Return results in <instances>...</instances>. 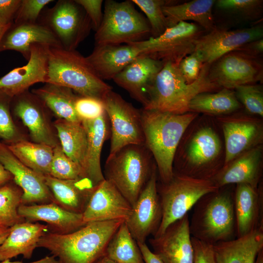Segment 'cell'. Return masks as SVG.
<instances>
[{
	"label": "cell",
	"mask_w": 263,
	"mask_h": 263,
	"mask_svg": "<svg viewBox=\"0 0 263 263\" xmlns=\"http://www.w3.org/2000/svg\"><path fill=\"white\" fill-rule=\"evenodd\" d=\"M124 221L89 223L67 234L45 233L38 247L48 250L58 263H95L105 256L109 242Z\"/></svg>",
	"instance_id": "obj_1"
},
{
	"label": "cell",
	"mask_w": 263,
	"mask_h": 263,
	"mask_svg": "<svg viewBox=\"0 0 263 263\" xmlns=\"http://www.w3.org/2000/svg\"><path fill=\"white\" fill-rule=\"evenodd\" d=\"M140 113L144 144L155 161L161 183H167L174 175L173 165L179 144L198 113L178 114L143 109Z\"/></svg>",
	"instance_id": "obj_2"
},
{
	"label": "cell",
	"mask_w": 263,
	"mask_h": 263,
	"mask_svg": "<svg viewBox=\"0 0 263 263\" xmlns=\"http://www.w3.org/2000/svg\"><path fill=\"white\" fill-rule=\"evenodd\" d=\"M209 66L204 63L198 79L188 84L178 65L164 63L149 86L143 109L178 114L190 112L189 103L196 95L220 88L209 78Z\"/></svg>",
	"instance_id": "obj_3"
},
{
	"label": "cell",
	"mask_w": 263,
	"mask_h": 263,
	"mask_svg": "<svg viewBox=\"0 0 263 263\" xmlns=\"http://www.w3.org/2000/svg\"><path fill=\"white\" fill-rule=\"evenodd\" d=\"M234 195L230 190L220 188L202 196L193 206L189 220L191 236L212 244L235 238Z\"/></svg>",
	"instance_id": "obj_4"
},
{
	"label": "cell",
	"mask_w": 263,
	"mask_h": 263,
	"mask_svg": "<svg viewBox=\"0 0 263 263\" xmlns=\"http://www.w3.org/2000/svg\"><path fill=\"white\" fill-rule=\"evenodd\" d=\"M66 87L79 95L102 99L112 87L97 75L86 57L75 50L49 47L46 83Z\"/></svg>",
	"instance_id": "obj_5"
},
{
	"label": "cell",
	"mask_w": 263,
	"mask_h": 263,
	"mask_svg": "<svg viewBox=\"0 0 263 263\" xmlns=\"http://www.w3.org/2000/svg\"><path fill=\"white\" fill-rule=\"evenodd\" d=\"M145 144L126 146L108 157L104 176L132 207L149 181L156 165Z\"/></svg>",
	"instance_id": "obj_6"
},
{
	"label": "cell",
	"mask_w": 263,
	"mask_h": 263,
	"mask_svg": "<svg viewBox=\"0 0 263 263\" xmlns=\"http://www.w3.org/2000/svg\"><path fill=\"white\" fill-rule=\"evenodd\" d=\"M132 0H106L102 22L94 35L95 45H121L144 40L150 24Z\"/></svg>",
	"instance_id": "obj_7"
},
{
	"label": "cell",
	"mask_w": 263,
	"mask_h": 263,
	"mask_svg": "<svg viewBox=\"0 0 263 263\" xmlns=\"http://www.w3.org/2000/svg\"><path fill=\"white\" fill-rule=\"evenodd\" d=\"M157 188L162 218L153 237L161 235L169 225L188 214L202 196L219 189L210 179L194 178L175 172L169 182L157 185Z\"/></svg>",
	"instance_id": "obj_8"
},
{
	"label": "cell",
	"mask_w": 263,
	"mask_h": 263,
	"mask_svg": "<svg viewBox=\"0 0 263 263\" xmlns=\"http://www.w3.org/2000/svg\"><path fill=\"white\" fill-rule=\"evenodd\" d=\"M38 21L46 26L67 50H76L92 29L89 17L75 0H58L42 11Z\"/></svg>",
	"instance_id": "obj_9"
},
{
	"label": "cell",
	"mask_w": 263,
	"mask_h": 263,
	"mask_svg": "<svg viewBox=\"0 0 263 263\" xmlns=\"http://www.w3.org/2000/svg\"><path fill=\"white\" fill-rule=\"evenodd\" d=\"M205 33L195 23L181 21L168 28L158 37L135 42L141 48L142 55L178 65L182 59L195 51L197 40Z\"/></svg>",
	"instance_id": "obj_10"
},
{
	"label": "cell",
	"mask_w": 263,
	"mask_h": 263,
	"mask_svg": "<svg viewBox=\"0 0 263 263\" xmlns=\"http://www.w3.org/2000/svg\"><path fill=\"white\" fill-rule=\"evenodd\" d=\"M102 100L111 125V145L108 157L130 145L144 144L140 110L112 90Z\"/></svg>",
	"instance_id": "obj_11"
},
{
	"label": "cell",
	"mask_w": 263,
	"mask_h": 263,
	"mask_svg": "<svg viewBox=\"0 0 263 263\" xmlns=\"http://www.w3.org/2000/svg\"><path fill=\"white\" fill-rule=\"evenodd\" d=\"M221 142L216 131L204 126L194 132L184 149V163L178 173L192 177L211 179L220 169L215 163L221 151Z\"/></svg>",
	"instance_id": "obj_12"
},
{
	"label": "cell",
	"mask_w": 263,
	"mask_h": 263,
	"mask_svg": "<svg viewBox=\"0 0 263 263\" xmlns=\"http://www.w3.org/2000/svg\"><path fill=\"white\" fill-rule=\"evenodd\" d=\"M208 76L220 88L231 90L239 85L262 81L263 64L261 59L233 51L210 65Z\"/></svg>",
	"instance_id": "obj_13"
},
{
	"label": "cell",
	"mask_w": 263,
	"mask_h": 263,
	"mask_svg": "<svg viewBox=\"0 0 263 263\" xmlns=\"http://www.w3.org/2000/svg\"><path fill=\"white\" fill-rule=\"evenodd\" d=\"M157 168L141 191L125 223L132 236L138 243H145L157 232L162 218L161 204L157 192Z\"/></svg>",
	"instance_id": "obj_14"
},
{
	"label": "cell",
	"mask_w": 263,
	"mask_h": 263,
	"mask_svg": "<svg viewBox=\"0 0 263 263\" xmlns=\"http://www.w3.org/2000/svg\"><path fill=\"white\" fill-rule=\"evenodd\" d=\"M263 29L261 24L236 30L216 27L205 33L197 40L195 51L201 54L203 63L208 65L225 55L245 44L263 38Z\"/></svg>",
	"instance_id": "obj_15"
},
{
	"label": "cell",
	"mask_w": 263,
	"mask_h": 263,
	"mask_svg": "<svg viewBox=\"0 0 263 263\" xmlns=\"http://www.w3.org/2000/svg\"><path fill=\"white\" fill-rule=\"evenodd\" d=\"M225 145V166L249 150L260 145L263 137L261 122L247 116L222 118Z\"/></svg>",
	"instance_id": "obj_16"
},
{
	"label": "cell",
	"mask_w": 263,
	"mask_h": 263,
	"mask_svg": "<svg viewBox=\"0 0 263 263\" xmlns=\"http://www.w3.org/2000/svg\"><path fill=\"white\" fill-rule=\"evenodd\" d=\"M49 47L42 44L32 45L27 63L13 69L0 78V94L13 98L36 83H46Z\"/></svg>",
	"instance_id": "obj_17"
},
{
	"label": "cell",
	"mask_w": 263,
	"mask_h": 263,
	"mask_svg": "<svg viewBox=\"0 0 263 263\" xmlns=\"http://www.w3.org/2000/svg\"><path fill=\"white\" fill-rule=\"evenodd\" d=\"M132 206L119 191L105 179L98 184L82 214L85 224L116 220H125Z\"/></svg>",
	"instance_id": "obj_18"
},
{
	"label": "cell",
	"mask_w": 263,
	"mask_h": 263,
	"mask_svg": "<svg viewBox=\"0 0 263 263\" xmlns=\"http://www.w3.org/2000/svg\"><path fill=\"white\" fill-rule=\"evenodd\" d=\"M187 214L169 225L161 235L150 239L162 263H193V248Z\"/></svg>",
	"instance_id": "obj_19"
},
{
	"label": "cell",
	"mask_w": 263,
	"mask_h": 263,
	"mask_svg": "<svg viewBox=\"0 0 263 263\" xmlns=\"http://www.w3.org/2000/svg\"><path fill=\"white\" fill-rule=\"evenodd\" d=\"M0 163L12 174L16 184L22 189L21 205L54 202L52 194L45 184L44 175L26 167L8 148L0 145Z\"/></svg>",
	"instance_id": "obj_20"
},
{
	"label": "cell",
	"mask_w": 263,
	"mask_h": 263,
	"mask_svg": "<svg viewBox=\"0 0 263 263\" xmlns=\"http://www.w3.org/2000/svg\"><path fill=\"white\" fill-rule=\"evenodd\" d=\"M13 98L15 99L14 113L27 127L34 142L53 148L58 145L46 119L48 108L44 102L28 90Z\"/></svg>",
	"instance_id": "obj_21"
},
{
	"label": "cell",
	"mask_w": 263,
	"mask_h": 263,
	"mask_svg": "<svg viewBox=\"0 0 263 263\" xmlns=\"http://www.w3.org/2000/svg\"><path fill=\"white\" fill-rule=\"evenodd\" d=\"M262 154L261 145L257 146L222 167L210 180L219 188L233 184L257 188L262 175Z\"/></svg>",
	"instance_id": "obj_22"
},
{
	"label": "cell",
	"mask_w": 263,
	"mask_h": 263,
	"mask_svg": "<svg viewBox=\"0 0 263 263\" xmlns=\"http://www.w3.org/2000/svg\"><path fill=\"white\" fill-rule=\"evenodd\" d=\"M142 54L135 42L125 45H95L86 58L102 80L113 79L128 64Z\"/></svg>",
	"instance_id": "obj_23"
},
{
	"label": "cell",
	"mask_w": 263,
	"mask_h": 263,
	"mask_svg": "<svg viewBox=\"0 0 263 263\" xmlns=\"http://www.w3.org/2000/svg\"><path fill=\"white\" fill-rule=\"evenodd\" d=\"M164 64L160 61L141 55L113 80L144 106L149 86Z\"/></svg>",
	"instance_id": "obj_24"
},
{
	"label": "cell",
	"mask_w": 263,
	"mask_h": 263,
	"mask_svg": "<svg viewBox=\"0 0 263 263\" xmlns=\"http://www.w3.org/2000/svg\"><path fill=\"white\" fill-rule=\"evenodd\" d=\"M35 44L61 47L54 33L46 26L38 21L34 23H13L2 38L0 51H16L28 61L31 47Z\"/></svg>",
	"instance_id": "obj_25"
},
{
	"label": "cell",
	"mask_w": 263,
	"mask_h": 263,
	"mask_svg": "<svg viewBox=\"0 0 263 263\" xmlns=\"http://www.w3.org/2000/svg\"><path fill=\"white\" fill-rule=\"evenodd\" d=\"M263 191L245 184L236 185L234 195L236 237L263 229Z\"/></svg>",
	"instance_id": "obj_26"
},
{
	"label": "cell",
	"mask_w": 263,
	"mask_h": 263,
	"mask_svg": "<svg viewBox=\"0 0 263 263\" xmlns=\"http://www.w3.org/2000/svg\"><path fill=\"white\" fill-rule=\"evenodd\" d=\"M44 177L54 203L71 212L83 213L96 186L91 180L87 177L61 180L49 175Z\"/></svg>",
	"instance_id": "obj_27"
},
{
	"label": "cell",
	"mask_w": 263,
	"mask_h": 263,
	"mask_svg": "<svg viewBox=\"0 0 263 263\" xmlns=\"http://www.w3.org/2000/svg\"><path fill=\"white\" fill-rule=\"evenodd\" d=\"M18 213L27 222H45L52 229V232L59 234L71 233L86 225L82 214L67 211L54 203L20 205Z\"/></svg>",
	"instance_id": "obj_28"
},
{
	"label": "cell",
	"mask_w": 263,
	"mask_h": 263,
	"mask_svg": "<svg viewBox=\"0 0 263 263\" xmlns=\"http://www.w3.org/2000/svg\"><path fill=\"white\" fill-rule=\"evenodd\" d=\"M87 136V147L83 167L85 176L96 186L105 179L101 167L103 145L109 137V121L106 113L92 120L81 121Z\"/></svg>",
	"instance_id": "obj_29"
},
{
	"label": "cell",
	"mask_w": 263,
	"mask_h": 263,
	"mask_svg": "<svg viewBox=\"0 0 263 263\" xmlns=\"http://www.w3.org/2000/svg\"><path fill=\"white\" fill-rule=\"evenodd\" d=\"M48 225L39 223L21 222L11 227L10 233L0 245V262L22 255L29 259Z\"/></svg>",
	"instance_id": "obj_30"
},
{
	"label": "cell",
	"mask_w": 263,
	"mask_h": 263,
	"mask_svg": "<svg viewBox=\"0 0 263 263\" xmlns=\"http://www.w3.org/2000/svg\"><path fill=\"white\" fill-rule=\"evenodd\" d=\"M213 245L216 263H255L263 250V229Z\"/></svg>",
	"instance_id": "obj_31"
},
{
	"label": "cell",
	"mask_w": 263,
	"mask_h": 263,
	"mask_svg": "<svg viewBox=\"0 0 263 263\" xmlns=\"http://www.w3.org/2000/svg\"><path fill=\"white\" fill-rule=\"evenodd\" d=\"M214 0H193L178 4L171 2L163 7L169 27L178 23L192 21L206 32L213 30L216 26L212 13Z\"/></svg>",
	"instance_id": "obj_32"
},
{
	"label": "cell",
	"mask_w": 263,
	"mask_h": 263,
	"mask_svg": "<svg viewBox=\"0 0 263 263\" xmlns=\"http://www.w3.org/2000/svg\"><path fill=\"white\" fill-rule=\"evenodd\" d=\"M32 91L48 109L60 119L73 122H81L75 109V101L77 95L72 90L47 83Z\"/></svg>",
	"instance_id": "obj_33"
},
{
	"label": "cell",
	"mask_w": 263,
	"mask_h": 263,
	"mask_svg": "<svg viewBox=\"0 0 263 263\" xmlns=\"http://www.w3.org/2000/svg\"><path fill=\"white\" fill-rule=\"evenodd\" d=\"M54 125L63 151L79 164L83 170L87 147V136L81 122H73L59 119L56 121Z\"/></svg>",
	"instance_id": "obj_34"
},
{
	"label": "cell",
	"mask_w": 263,
	"mask_h": 263,
	"mask_svg": "<svg viewBox=\"0 0 263 263\" xmlns=\"http://www.w3.org/2000/svg\"><path fill=\"white\" fill-rule=\"evenodd\" d=\"M24 165L43 175H49L53 148L43 144L19 140L8 147Z\"/></svg>",
	"instance_id": "obj_35"
},
{
	"label": "cell",
	"mask_w": 263,
	"mask_h": 263,
	"mask_svg": "<svg viewBox=\"0 0 263 263\" xmlns=\"http://www.w3.org/2000/svg\"><path fill=\"white\" fill-rule=\"evenodd\" d=\"M241 103L235 92L223 88L216 93L205 92L196 95L190 102V112L212 115H225L238 110Z\"/></svg>",
	"instance_id": "obj_36"
},
{
	"label": "cell",
	"mask_w": 263,
	"mask_h": 263,
	"mask_svg": "<svg viewBox=\"0 0 263 263\" xmlns=\"http://www.w3.org/2000/svg\"><path fill=\"white\" fill-rule=\"evenodd\" d=\"M105 256L116 263H145L137 243L125 221L109 242Z\"/></svg>",
	"instance_id": "obj_37"
},
{
	"label": "cell",
	"mask_w": 263,
	"mask_h": 263,
	"mask_svg": "<svg viewBox=\"0 0 263 263\" xmlns=\"http://www.w3.org/2000/svg\"><path fill=\"white\" fill-rule=\"evenodd\" d=\"M23 191L11 185L0 187V226L11 227L25 221L18 213Z\"/></svg>",
	"instance_id": "obj_38"
},
{
	"label": "cell",
	"mask_w": 263,
	"mask_h": 263,
	"mask_svg": "<svg viewBox=\"0 0 263 263\" xmlns=\"http://www.w3.org/2000/svg\"><path fill=\"white\" fill-rule=\"evenodd\" d=\"M214 4L228 15L249 21L261 18L263 8L262 0H215Z\"/></svg>",
	"instance_id": "obj_39"
},
{
	"label": "cell",
	"mask_w": 263,
	"mask_h": 263,
	"mask_svg": "<svg viewBox=\"0 0 263 263\" xmlns=\"http://www.w3.org/2000/svg\"><path fill=\"white\" fill-rule=\"evenodd\" d=\"M145 14L152 38L162 34L169 28L163 7L171 3L164 0H132Z\"/></svg>",
	"instance_id": "obj_40"
},
{
	"label": "cell",
	"mask_w": 263,
	"mask_h": 263,
	"mask_svg": "<svg viewBox=\"0 0 263 263\" xmlns=\"http://www.w3.org/2000/svg\"><path fill=\"white\" fill-rule=\"evenodd\" d=\"M49 175L61 180L86 177L81 166L69 157L60 145L53 148V156Z\"/></svg>",
	"instance_id": "obj_41"
},
{
	"label": "cell",
	"mask_w": 263,
	"mask_h": 263,
	"mask_svg": "<svg viewBox=\"0 0 263 263\" xmlns=\"http://www.w3.org/2000/svg\"><path fill=\"white\" fill-rule=\"evenodd\" d=\"M234 89L237 99L248 112L263 116V91L261 85H242L236 86Z\"/></svg>",
	"instance_id": "obj_42"
},
{
	"label": "cell",
	"mask_w": 263,
	"mask_h": 263,
	"mask_svg": "<svg viewBox=\"0 0 263 263\" xmlns=\"http://www.w3.org/2000/svg\"><path fill=\"white\" fill-rule=\"evenodd\" d=\"M75 109L81 121L94 120L106 113L102 99L90 96H76Z\"/></svg>",
	"instance_id": "obj_43"
},
{
	"label": "cell",
	"mask_w": 263,
	"mask_h": 263,
	"mask_svg": "<svg viewBox=\"0 0 263 263\" xmlns=\"http://www.w3.org/2000/svg\"><path fill=\"white\" fill-rule=\"evenodd\" d=\"M52 0H21L13 23H34L38 21L44 8Z\"/></svg>",
	"instance_id": "obj_44"
},
{
	"label": "cell",
	"mask_w": 263,
	"mask_h": 263,
	"mask_svg": "<svg viewBox=\"0 0 263 263\" xmlns=\"http://www.w3.org/2000/svg\"><path fill=\"white\" fill-rule=\"evenodd\" d=\"M203 64L201 54L194 51L182 59L178 67L186 82L191 84L199 77Z\"/></svg>",
	"instance_id": "obj_45"
},
{
	"label": "cell",
	"mask_w": 263,
	"mask_h": 263,
	"mask_svg": "<svg viewBox=\"0 0 263 263\" xmlns=\"http://www.w3.org/2000/svg\"><path fill=\"white\" fill-rule=\"evenodd\" d=\"M193 263H216L213 244L191 237Z\"/></svg>",
	"instance_id": "obj_46"
},
{
	"label": "cell",
	"mask_w": 263,
	"mask_h": 263,
	"mask_svg": "<svg viewBox=\"0 0 263 263\" xmlns=\"http://www.w3.org/2000/svg\"><path fill=\"white\" fill-rule=\"evenodd\" d=\"M85 11L92 23V29L96 31L100 26L103 19L102 0H75Z\"/></svg>",
	"instance_id": "obj_47"
},
{
	"label": "cell",
	"mask_w": 263,
	"mask_h": 263,
	"mask_svg": "<svg viewBox=\"0 0 263 263\" xmlns=\"http://www.w3.org/2000/svg\"><path fill=\"white\" fill-rule=\"evenodd\" d=\"M18 135L6 103L0 101V137L10 140L17 138Z\"/></svg>",
	"instance_id": "obj_48"
},
{
	"label": "cell",
	"mask_w": 263,
	"mask_h": 263,
	"mask_svg": "<svg viewBox=\"0 0 263 263\" xmlns=\"http://www.w3.org/2000/svg\"><path fill=\"white\" fill-rule=\"evenodd\" d=\"M21 0H0V25L13 23Z\"/></svg>",
	"instance_id": "obj_49"
},
{
	"label": "cell",
	"mask_w": 263,
	"mask_h": 263,
	"mask_svg": "<svg viewBox=\"0 0 263 263\" xmlns=\"http://www.w3.org/2000/svg\"><path fill=\"white\" fill-rule=\"evenodd\" d=\"M235 51L241 52L254 58L261 59L263 54V39L261 38L247 43Z\"/></svg>",
	"instance_id": "obj_50"
},
{
	"label": "cell",
	"mask_w": 263,
	"mask_h": 263,
	"mask_svg": "<svg viewBox=\"0 0 263 263\" xmlns=\"http://www.w3.org/2000/svg\"><path fill=\"white\" fill-rule=\"evenodd\" d=\"M137 244L145 263H162L159 258L151 251L146 243H138Z\"/></svg>",
	"instance_id": "obj_51"
},
{
	"label": "cell",
	"mask_w": 263,
	"mask_h": 263,
	"mask_svg": "<svg viewBox=\"0 0 263 263\" xmlns=\"http://www.w3.org/2000/svg\"><path fill=\"white\" fill-rule=\"evenodd\" d=\"M0 263H58L57 259L54 256H46L39 260L30 262V263H23L20 261L11 262L10 260H5L0 262Z\"/></svg>",
	"instance_id": "obj_52"
},
{
	"label": "cell",
	"mask_w": 263,
	"mask_h": 263,
	"mask_svg": "<svg viewBox=\"0 0 263 263\" xmlns=\"http://www.w3.org/2000/svg\"><path fill=\"white\" fill-rule=\"evenodd\" d=\"M13 179L12 174L0 163V185H3Z\"/></svg>",
	"instance_id": "obj_53"
},
{
	"label": "cell",
	"mask_w": 263,
	"mask_h": 263,
	"mask_svg": "<svg viewBox=\"0 0 263 263\" xmlns=\"http://www.w3.org/2000/svg\"><path fill=\"white\" fill-rule=\"evenodd\" d=\"M11 230V227L0 226V245L7 238Z\"/></svg>",
	"instance_id": "obj_54"
},
{
	"label": "cell",
	"mask_w": 263,
	"mask_h": 263,
	"mask_svg": "<svg viewBox=\"0 0 263 263\" xmlns=\"http://www.w3.org/2000/svg\"><path fill=\"white\" fill-rule=\"evenodd\" d=\"M12 24L4 26L0 25V43L5 33L10 27Z\"/></svg>",
	"instance_id": "obj_55"
},
{
	"label": "cell",
	"mask_w": 263,
	"mask_h": 263,
	"mask_svg": "<svg viewBox=\"0 0 263 263\" xmlns=\"http://www.w3.org/2000/svg\"><path fill=\"white\" fill-rule=\"evenodd\" d=\"M95 263H116L113 261L110 260L106 256H104L98 260Z\"/></svg>",
	"instance_id": "obj_56"
},
{
	"label": "cell",
	"mask_w": 263,
	"mask_h": 263,
	"mask_svg": "<svg viewBox=\"0 0 263 263\" xmlns=\"http://www.w3.org/2000/svg\"><path fill=\"white\" fill-rule=\"evenodd\" d=\"M255 263H263V250L259 253Z\"/></svg>",
	"instance_id": "obj_57"
}]
</instances>
